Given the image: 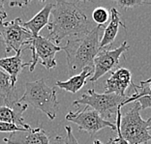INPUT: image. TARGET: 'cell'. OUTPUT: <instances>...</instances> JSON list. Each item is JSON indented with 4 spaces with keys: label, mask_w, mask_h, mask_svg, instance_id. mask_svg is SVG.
<instances>
[{
    "label": "cell",
    "mask_w": 151,
    "mask_h": 144,
    "mask_svg": "<svg viewBox=\"0 0 151 144\" xmlns=\"http://www.w3.org/2000/svg\"><path fill=\"white\" fill-rule=\"evenodd\" d=\"M23 128H20L13 123L0 122V133H14L18 131H22Z\"/></svg>",
    "instance_id": "22"
},
{
    "label": "cell",
    "mask_w": 151,
    "mask_h": 144,
    "mask_svg": "<svg viewBox=\"0 0 151 144\" xmlns=\"http://www.w3.org/2000/svg\"><path fill=\"white\" fill-rule=\"evenodd\" d=\"M28 105H20L17 108L9 107L7 105H0V122L13 123L18 127L23 129H30L28 124H25L23 121L22 114L26 110Z\"/></svg>",
    "instance_id": "17"
},
{
    "label": "cell",
    "mask_w": 151,
    "mask_h": 144,
    "mask_svg": "<svg viewBox=\"0 0 151 144\" xmlns=\"http://www.w3.org/2000/svg\"><path fill=\"white\" fill-rule=\"evenodd\" d=\"M4 1L0 0V23L4 22V19L7 18V14L4 9Z\"/></svg>",
    "instance_id": "24"
},
{
    "label": "cell",
    "mask_w": 151,
    "mask_h": 144,
    "mask_svg": "<svg viewBox=\"0 0 151 144\" xmlns=\"http://www.w3.org/2000/svg\"><path fill=\"white\" fill-rule=\"evenodd\" d=\"M116 3L122 8L127 9V8H131L134 6H138V5H143L146 4L145 1H140V0H117Z\"/></svg>",
    "instance_id": "23"
},
{
    "label": "cell",
    "mask_w": 151,
    "mask_h": 144,
    "mask_svg": "<svg viewBox=\"0 0 151 144\" xmlns=\"http://www.w3.org/2000/svg\"><path fill=\"white\" fill-rule=\"evenodd\" d=\"M128 49L129 46L126 41L115 49H101L93 61L94 72L93 75L89 78V80L95 82L106 74L109 73V72H113V70H115L118 66L120 57Z\"/></svg>",
    "instance_id": "9"
},
{
    "label": "cell",
    "mask_w": 151,
    "mask_h": 144,
    "mask_svg": "<svg viewBox=\"0 0 151 144\" xmlns=\"http://www.w3.org/2000/svg\"><path fill=\"white\" fill-rule=\"evenodd\" d=\"M24 49H30L32 52V58L29 62V71L33 72L38 63H41L47 70L55 68L57 65L55 55L58 51L62 50V47L56 46L47 38L39 35L32 37Z\"/></svg>",
    "instance_id": "6"
},
{
    "label": "cell",
    "mask_w": 151,
    "mask_h": 144,
    "mask_svg": "<svg viewBox=\"0 0 151 144\" xmlns=\"http://www.w3.org/2000/svg\"><path fill=\"white\" fill-rule=\"evenodd\" d=\"M149 89L151 90V78H149Z\"/></svg>",
    "instance_id": "27"
},
{
    "label": "cell",
    "mask_w": 151,
    "mask_h": 144,
    "mask_svg": "<svg viewBox=\"0 0 151 144\" xmlns=\"http://www.w3.org/2000/svg\"><path fill=\"white\" fill-rule=\"evenodd\" d=\"M47 39L56 46L65 38L78 37L90 31L87 16L77 2L57 1L50 13Z\"/></svg>",
    "instance_id": "1"
},
{
    "label": "cell",
    "mask_w": 151,
    "mask_h": 144,
    "mask_svg": "<svg viewBox=\"0 0 151 144\" xmlns=\"http://www.w3.org/2000/svg\"><path fill=\"white\" fill-rule=\"evenodd\" d=\"M92 19L98 25L104 26L109 19V13L104 7H97L92 13Z\"/></svg>",
    "instance_id": "19"
},
{
    "label": "cell",
    "mask_w": 151,
    "mask_h": 144,
    "mask_svg": "<svg viewBox=\"0 0 151 144\" xmlns=\"http://www.w3.org/2000/svg\"><path fill=\"white\" fill-rule=\"evenodd\" d=\"M93 144H103L99 139H93Z\"/></svg>",
    "instance_id": "26"
},
{
    "label": "cell",
    "mask_w": 151,
    "mask_h": 144,
    "mask_svg": "<svg viewBox=\"0 0 151 144\" xmlns=\"http://www.w3.org/2000/svg\"><path fill=\"white\" fill-rule=\"evenodd\" d=\"M18 102L20 105H31L45 113L50 120L56 117L59 105L55 88L47 85L44 78L25 83L24 93Z\"/></svg>",
    "instance_id": "3"
},
{
    "label": "cell",
    "mask_w": 151,
    "mask_h": 144,
    "mask_svg": "<svg viewBox=\"0 0 151 144\" xmlns=\"http://www.w3.org/2000/svg\"><path fill=\"white\" fill-rule=\"evenodd\" d=\"M27 4H29V1H15V2H10L9 3V5L11 7H16V6L23 7Z\"/></svg>",
    "instance_id": "25"
},
{
    "label": "cell",
    "mask_w": 151,
    "mask_h": 144,
    "mask_svg": "<svg viewBox=\"0 0 151 144\" xmlns=\"http://www.w3.org/2000/svg\"><path fill=\"white\" fill-rule=\"evenodd\" d=\"M22 50H19L14 56L11 57H4L0 59V69L7 73L10 77H11L12 84L15 85L18 80L19 75L22 73L23 68L29 67V62L28 63H22Z\"/></svg>",
    "instance_id": "14"
},
{
    "label": "cell",
    "mask_w": 151,
    "mask_h": 144,
    "mask_svg": "<svg viewBox=\"0 0 151 144\" xmlns=\"http://www.w3.org/2000/svg\"><path fill=\"white\" fill-rule=\"evenodd\" d=\"M93 68H85L82 70L81 73L70 77L66 81H56L55 85L65 91L75 94L86 84L88 77H91L93 75Z\"/></svg>",
    "instance_id": "16"
},
{
    "label": "cell",
    "mask_w": 151,
    "mask_h": 144,
    "mask_svg": "<svg viewBox=\"0 0 151 144\" xmlns=\"http://www.w3.org/2000/svg\"><path fill=\"white\" fill-rule=\"evenodd\" d=\"M150 119H151V117H150Z\"/></svg>",
    "instance_id": "29"
},
{
    "label": "cell",
    "mask_w": 151,
    "mask_h": 144,
    "mask_svg": "<svg viewBox=\"0 0 151 144\" xmlns=\"http://www.w3.org/2000/svg\"><path fill=\"white\" fill-rule=\"evenodd\" d=\"M102 27L97 25L83 35L69 38L62 47L66 53L68 75L72 77L85 68H93V61L100 51V34Z\"/></svg>",
    "instance_id": "2"
},
{
    "label": "cell",
    "mask_w": 151,
    "mask_h": 144,
    "mask_svg": "<svg viewBox=\"0 0 151 144\" xmlns=\"http://www.w3.org/2000/svg\"><path fill=\"white\" fill-rule=\"evenodd\" d=\"M132 74L128 69L117 68L113 71L105 85V93L116 94L121 97H125V92L128 87L132 86Z\"/></svg>",
    "instance_id": "11"
},
{
    "label": "cell",
    "mask_w": 151,
    "mask_h": 144,
    "mask_svg": "<svg viewBox=\"0 0 151 144\" xmlns=\"http://www.w3.org/2000/svg\"><path fill=\"white\" fill-rule=\"evenodd\" d=\"M119 25L126 27L124 23L121 22L120 19V14L115 8H111V21L109 25L104 30L102 39L100 40V49H105L107 46L112 44L114 42L116 35L118 33Z\"/></svg>",
    "instance_id": "18"
},
{
    "label": "cell",
    "mask_w": 151,
    "mask_h": 144,
    "mask_svg": "<svg viewBox=\"0 0 151 144\" xmlns=\"http://www.w3.org/2000/svg\"><path fill=\"white\" fill-rule=\"evenodd\" d=\"M66 131V135H57L54 138V143L55 144H78L77 138H75L72 128L70 126L65 127Z\"/></svg>",
    "instance_id": "20"
},
{
    "label": "cell",
    "mask_w": 151,
    "mask_h": 144,
    "mask_svg": "<svg viewBox=\"0 0 151 144\" xmlns=\"http://www.w3.org/2000/svg\"><path fill=\"white\" fill-rule=\"evenodd\" d=\"M4 141L6 144H50L47 133L41 128L23 129L11 133Z\"/></svg>",
    "instance_id": "10"
},
{
    "label": "cell",
    "mask_w": 151,
    "mask_h": 144,
    "mask_svg": "<svg viewBox=\"0 0 151 144\" xmlns=\"http://www.w3.org/2000/svg\"><path fill=\"white\" fill-rule=\"evenodd\" d=\"M139 111L140 105L135 102L134 107L120 118V133L129 144H145L151 140V119H142Z\"/></svg>",
    "instance_id": "4"
},
{
    "label": "cell",
    "mask_w": 151,
    "mask_h": 144,
    "mask_svg": "<svg viewBox=\"0 0 151 144\" xmlns=\"http://www.w3.org/2000/svg\"><path fill=\"white\" fill-rule=\"evenodd\" d=\"M53 8V3H47L39 13H37L33 18L26 22H22V26L32 35V37L39 36L40 31L45 26H47L50 22V16L51 10Z\"/></svg>",
    "instance_id": "13"
},
{
    "label": "cell",
    "mask_w": 151,
    "mask_h": 144,
    "mask_svg": "<svg viewBox=\"0 0 151 144\" xmlns=\"http://www.w3.org/2000/svg\"><path fill=\"white\" fill-rule=\"evenodd\" d=\"M134 89L131 96H128V99L121 105V107L129 102H138L140 105V109H146L151 107V90L149 89V80L145 81H140L139 85L132 84Z\"/></svg>",
    "instance_id": "15"
},
{
    "label": "cell",
    "mask_w": 151,
    "mask_h": 144,
    "mask_svg": "<svg viewBox=\"0 0 151 144\" xmlns=\"http://www.w3.org/2000/svg\"><path fill=\"white\" fill-rule=\"evenodd\" d=\"M0 37L5 44V52L23 50L32 39V35L22 26V19L18 18L11 21L0 23Z\"/></svg>",
    "instance_id": "7"
},
{
    "label": "cell",
    "mask_w": 151,
    "mask_h": 144,
    "mask_svg": "<svg viewBox=\"0 0 151 144\" xmlns=\"http://www.w3.org/2000/svg\"><path fill=\"white\" fill-rule=\"evenodd\" d=\"M65 119L77 124L80 131L86 132L90 135H95L105 128H111L113 131L116 130L115 123L103 119L97 111L86 105L83 109H78L76 112L70 111Z\"/></svg>",
    "instance_id": "8"
},
{
    "label": "cell",
    "mask_w": 151,
    "mask_h": 144,
    "mask_svg": "<svg viewBox=\"0 0 151 144\" xmlns=\"http://www.w3.org/2000/svg\"><path fill=\"white\" fill-rule=\"evenodd\" d=\"M121 109H119L118 112H117V115H116V123H115V126H116V131H117V138H109V144H129V142L125 140L123 138V136L120 133V130H119V123H120V118H121Z\"/></svg>",
    "instance_id": "21"
},
{
    "label": "cell",
    "mask_w": 151,
    "mask_h": 144,
    "mask_svg": "<svg viewBox=\"0 0 151 144\" xmlns=\"http://www.w3.org/2000/svg\"><path fill=\"white\" fill-rule=\"evenodd\" d=\"M127 99L128 96L121 97L116 94H100L94 89H89L80 99L73 102V105L80 107L81 105H84L97 111L103 119L109 121L113 118L116 119L118 110L121 109V105Z\"/></svg>",
    "instance_id": "5"
},
{
    "label": "cell",
    "mask_w": 151,
    "mask_h": 144,
    "mask_svg": "<svg viewBox=\"0 0 151 144\" xmlns=\"http://www.w3.org/2000/svg\"><path fill=\"white\" fill-rule=\"evenodd\" d=\"M16 86L12 84L10 75L0 69V102L1 105L17 108L20 104L18 102Z\"/></svg>",
    "instance_id": "12"
},
{
    "label": "cell",
    "mask_w": 151,
    "mask_h": 144,
    "mask_svg": "<svg viewBox=\"0 0 151 144\" xmlns=\"http://www.w3.org/2000/svg\"><path fill=\"white\" fill-rule=\"evenodd\" d=\"M146 4L147 5H151V2H146Z\"/></svg>",
    "instance_id": "28"
}]
</instances>
